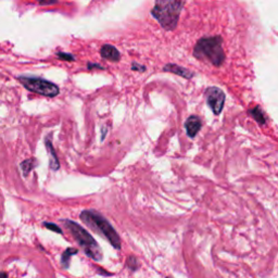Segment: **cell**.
<instances>
[{"label": "cell", "instance_id": "7c38bea8", "mask_svg": "<svg viewBox=\"0 0 278 278\" xmlns=\"http://www.w3.org/2000/svg\"><path fill=\"white\" fill-rule=\"evenodd\" d=\"M36 166V161L35 159H29V160H25L21 163V169L23 171V174L25 176L29 175V173L34 169Z\"/></svg>", "mask_w": 278, "mask_h": 278}, {"label": "cell", "instance_id": "6da1fadb", "mask_svg": "<svg viewBox=\"0 0 278 278\" xmlns=\"http://www.w3.org/2000/svg\"><path fill=\"white\" fill-rule=\"evenodd\" d=\"M81 219L89 228L105 237L113 248L121 250V238L106 217H103L96 211L85 210L81 213Z\"/></svg>", "mask_w": 278, "mask_h": 278}, {"label": "cell", "instance_id": "52a82bcc", "mask_svg": "<svg viewBox=\"0 0 278 278\" xmlns=\"http://www.w3.org/2000/svg\"><path fill=\"white\" fill-rule=\"evenodd\" d=\"M185 128H186L187 135H188L189 137L193 138L200 131V128H201V121H200L198 116L192 115L190 118L187 119L185 123Z\"/></svg>", "mask_w": 278, "mask_h": 278}, {"label": "cell", "instance_id": "44dd1931", "mask_svg": "<svg viewBox=\"0 0 278 278\" xmlns=\"http://www.w3.org/2000/svg\"><path fill=\"white\" fill-rule=\"evenodd\" d=\"M166 278H171V277H166Z\"/></svg>", "mask_w": 278, "mask_h": 278}, {"label": "cell", "instance_id": "3957f363", "mask_svg": "<svg viewBox=\"0 0 278 278\" xmlns=\"http://www.w3.org/2000/svg\"><path fill=\"white\" fill-rule=\"evenodd\" d=\"M193 55L199 60L208 61L214 66H221L225 59L222 49V40L219 37L202 38L196 45Z\"/></svg>", "mask_w": 278, "mask_h": 278}, {"label": "cell", "instance_id": "d6986e66", "mask_svg": "<svg viewBox=\"0 0 278 278\" xmlns=\"http://www.w3.org/2000/svg\"><path fill=\"white\" fill-rule=\"evenodd\" d=\"M93 68H98V69H102L99 66H96V64H88V69H93Z\"/></svg>", "mask_w": 278, "mask_h": 278}, {"label": "cell", "instance_id": "e0dca14e", "mask_svg": "<svg viewBox=\"0 0 278 278\" xmlns=\"http://www.w3.org/2000/svg\"><path fill=\"white\" fill-rule=\"evenodd\" d=\"M132 69L134 71H140V72H143V71H145L146 68L144 66H139V64H137V63H134L132 66Z\"/></svg>", "mask_w": 278, "mask_h": 278}, {"label": "cell", "instance_id": "ffe728a7", "mask_svg": "<svg viewBox=\"0 0 278 278\" xmlns=\"http://www.w3.org/2000/svg\"><path fill=\"white\" fill-rule=\"evenodd\" d=\"M56 2H48V3H41V5H54Z\"/></svg>", "mask_w": 278, "mask_h": 278}, {"label": "cell", "instance_id": "4fadbf2b", "mask_svg": "<svg viewBox=\"0 0 278 278\" xmlns=\"http://www.w3.org/2000/svg\"><path fill=\"white\" fill-rule=\"evenodd\" d=\"M251 115L253 116V118L258 122V123H261V124H264L265 123V119H264V116H263V113L261 112V110L258 109V108H255L253 110H251Z\"/></svg>", "mask_w": 278, "mask_h": 278}, {"label": "cell", "instance_id": "ac0fdd59", "mask_svg": "<svg viewBox=\"0 0 278 278\" xmlns=\"http://www.w3.org/2000/svg\"><path fill=\"white\" fill-rule=\"evenodd\" d=\"M0 278H8V274L6 271H0Z\"/></svg>", "mask_w": 278, "mask_h": 278}, {"label": "cell", "instance_id": "7a4b0ae2", "mask_svg": "<svg viewBox=\"0 0 278 278\" xmlns=\"http://www.w3.org/2000/svg\"><path fill=\"white\" fill-rule=\"evenodd\" d=\"M63 223L71 232V235L73 236L76 242L80 244L84 253L88 257L93 258L94 261L99 262L102 260L101 248L99 247L98 242L95 240L94 237L86 229H84L81 225L73 221H70V219H66V221H63Z\"/></svg>", "mask_w": 278, "mask_h": 278}, {"label": "cell", "instance_id": "277c9868", "mask_svg": "<svg viewBox=\"0 0 278 278\" xmlns=\"http://www.w3.org/2000/svg\"><path fill=\"white\" fill-rule=\"evenodd\" d=\"M183 6L184 3L182 2H157L151 10V15L163 29L172 31L176 28Z\"/></svg>", "mask_w": 278, "mask_h": 278}, {"label": "cell", "instance_id": "9a60e30c", "mask_svg": "<svg viewBox=\"0 0 278 278\" xmlns=\"http://www.w3.org/2000/svg\"><path fill=\"white\" fill-rule=\"evenodd\" d=\"M44 226L46 228H48L49 230H53L55 232H58V234H63L62 229L59 227V226L54 224V223H44Z\"/></svg>", "mask_w": 278, "mask_h": 278}, {"label": "cell", "instance_id": "5b68a950", "mask_svg": "<svg viewBox=\"0 0 278 278\" xmlns=\"http://www.w3.org/2000/svg\"><path fill=\"white\" fill-rule=\"evenodd\" d=\"M18 80L25 88L31 90L32 93H35L38 95L51 97V98H53V97L58 96L60 93V89L56 84L47 80L41 79V77L19 76Z\"/></svg>", "mask_w": 278, "mask_h": 278}, {"label": "cell", "instance_id": "ba28073f", "mask_svg": "<svg viewBox=\"0 0 278 278\" xmlns=\"http://www.w3.org/2000/svg\"><path fill=\"white\" fill-rule=\"evenodd\" d=\"M100 55L103 59H107L112 62H118L121 58L119 50L112 46V45H103L100 49Z\"/></svg>", "mask_w": 278, "mask_h": 278}, {"label": "cell", "instance_id": "30bf717a", "mask_svg": "<svg viewBox=\"0 0 278 278\" xmlns=\"http://www.w3.org/2000/svg\"><path fill=\"white\" fill-rule=\"evenodd\" d=\"M165 72H171V73H175L179 76H183L185 77V79H191L192 77V73L189 72L188 70L187 69H184L182 67H178V66H175V64H167V66L164 67L163 69Z\"/></svg>", "mask_w": 278, "mask_h": 278}, {"label": "cell", "instance_id": "9c48e42d", "mask_svg": "<svg viewBox=\"0 0 278 278\" xmlns=\"http://www.w3.org/2000/svg\"><path fill=\"white\" fill-rule=\"evenodd\" d=\"M46 147H47L48 153L50 154V169L51 170H55V171L59 170L60 162H59V160H58L57 153L55 151V148H54L53 144H51V141H50V139L48 137L46 138Z\"/></svg>", "mask_w": 278, "mask_h": 278}, {"label": "cell", "instance_id": "5bb4252c", "mask_svg": "<svg viewBox=\"0 0 278 278\" xmlns=\"http://www.w3.org/2000/svg\"><path fill=\"white\" fill-rule=\"evenodd\" d=\"M126 266L131 269V270H136L138 268V264H137V260H136V257L131 255L128 256V258L126 260Z\"/></svg>", "mask_w": 278, "mask_h": 278}, {"label": "cell", "instance_id": "8992f818", "mask_svg": "<svg viewBox=\"0 0 278 278\" xmlns=\"http://www.w3.org/2000/svg\"><path fill=\"white\" fill-rule=\"evenodd\" d=\"M205 97L208 105L215 114H219L223 110L225 102V94L217 87H209L205 90Z\"/></svg>", "mask_w": 278, "mask_h": 278}, {"label": "cell", "instance_id": "8fae6325", "mask_svg": "<svg viewBox=\"0 0 278 278\" xmlns=\"http://www.w3.org/2000/svg\"><path fill=\"white\" fill-rule=\"evenodd\" d=\"M79 253V250L75 248H68L66 251L62 253L61 256V264L62 267L68 269L70 267V263H71V257H72L74 254Z\"/></svg>", "mask_w": 278, "mask_h": 278}, {"label": "cell", "instance_id": "2e32d148", "mask_svg": "<svg viewBox=\"0 0 278 278\" xmlns=\"http://www.w3.org/2000/svg\"><path fill=\"white\" fill-rule=\"evenodd\" d=\"M57 56L60 58L61 60L63 61H74L75 60V58L74 56L72 55H70V54H66V53H57Z\"/></svg>", "mask_w": 278, "mask_h": 278}]
</instances>
